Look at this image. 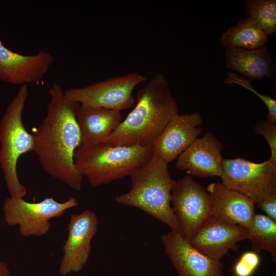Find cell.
Masks as SVG:
<instances>
[{
	"instance_id": "obj_1",
	"label": "cell",
	"mask_w": 276,
	"mask_h": 276,
	"mask_svg": "<svg viewBox=\"0 0 276 276\" xmlns=\"http://www.w3.org/2000/svg\"><path fill=\"white\" fill-rule=\"evenodd\" d=\"M48 93L46 116L34 135V151L49 175L79 191L84 177L76 168L74 154L81 145L77 120L80 104L68 100L57 83Z\"/></svg>"
},
{
	"instance_id": "obj_2",
	"label": "cell",
	"mask_w": 276,
	"mask_h": 276,
	"mask_svg": "<svg viewBox=\"0 0 276 276\" xmlns=\"http://www.w3.org/2000/svg\"><path fill=\"white\" fill-rule=\"evenodd\" d=\"M136 104L104 143L153 147L168 122L179 114L169 83L155 75L137 92Z\"/></svg>"
},
{
	"instance_id": "obj_3",
	"label": "cell",
	"mask_w": 276,
	"mask_h": 276,
	"mask_svg": "<svg viewBox=\"0 0 276 276\" xmlns=\"http://www.w3.org/2000/svg\"><path fill=\"white\" fill-rule=\"evenodd\" d=\"M168 163L153 153L151 158L131 175V186L115 197L119 204L136 208L179 233L180 227L171 206L176 181L170 176Z\"/></svg>"
},
{
	"instance_id": "obj_4",
	"label": "cell",
	"mask_w": 276,
	"mask_h": 276,
	"mask_svg": "<svg viewBox=\"0 0 276 276\" xmlns=\"http://www.w3.org/2000/svg\"><path fill=\"white\" fill-rule=\"evenodd\" d=\"M153 153V147L102 143L80 146L75 152L74 162L78 172L97 187L130 176Z\"/></svg>"
},
{
	"instance_id": "obj_5",
	"label": "cell",
	"mask_w": 276,
	"mask_h": 276,
	"mask_svg": "<svg viewBox=\"0 0 276 276\" xmlns=\"http://www.w3.org/2000/svg\"><path fill=\"white\" fill-rule=\"evenodd\" d=\"M28 97V85L20 86L0 123V166L10 197L16 198L27 193L17 176L18 159L34 148V135L27 130L22 119Z\"/></svg>"
},
{
	"instance_id": "obj_6",
	"label": "cell",
	"mask_w": 276,
	"mask_h": 276,
	"mask_svg": "<svg viewBox=\"0 0 276 276\" xmlns=\"http://www.w3.org/2000/svg\"><path fill=\"white\" fill-rule=\"evenodd\" d=\"M78 204L77 199L73 196L63 202L53 197L30 202L23 198L10 197L4 202V219L8 225H18L19 233L24 237L42 236L49 231L51 219L61 217L66 210Z\"/></svg>"
},
{
	"instance_id": "obj_7",
	"label": "cell",
	"mask_w": 276,
	"mask_h": 276,
	"mask_svg": "<svg viewBox=\"0 0 276 276\" xmlns=\"http://www.w3.org/2000/svg\"><path fill=\"white\" fill-rule=\"evenodd\" d=\"M221 183L255 204L276 193V166L269 160L255 163L242 158L223 159Z\"/></svg>"
},
{
	"instance_id": "obj_8",
	"label": "cell",
	"mask_w": 276,
	"mask_h": 276,
	"mask_svg": "<svg viewBox=\"0 0 276 276\" xmlns=\"http://www.w3.org/2000/svg\"><path fill=\"white\" fill-rule=\"evenodd\" d=\"M146 77L137 73L116 76L83 87L64 90L66 98L81 105L101 107L121 111L132 107V91Z\"/></svg>"
},
{
	"instance_id": "obj_9",
	"label": "cell",
	"mask_w": 276,
	"mask_h": 276,
	"mask_svg": "<svg viewBox=\"0 0 276 276\" xmlns=\"http://www.w3.org/2000/svg\"><path fill=\"white\" fill-rule=\"evenodd\" d=\"M171 202L179 225V233L189 241L210 216L209 194L191 176H186L176 181Z\"/></svg>"
},
{
	"instance_id": "obj_10",
	"label": "cell",
	"mask_w": 276,
	"mask_h": 276,
	"mask_svg": "<svg viewBox=\"0 0 276 276\" xmlns=\"http://www.w3.org/2000/svg\"><path fill=\"white\" fill-rule=\"evenodd\" d=\"M98 225V217L91 210L71 215L59 266L60 275L77 272L83 268L90 254L91 241L97 232Z\"/></svg>"
},
{
	"instance_id": "obj_11",
	"label": "cell",
	"mask_w": 276,
	"mask_h": 276,
	"mask_svg": "<svg viewBox=\"0 0 276 276\" xmlns=\"http://www.w3.org/2000/svg\"><path fill=\"white\" fill-rule=\"evenodd\" d=\"M165 252L179 276H222L224 265L203 254L171 231L162 236Z\"/></svg>"
},
{
	"instance_id": "obj_12",
	"label": "cell",
	"mask_w": 276,
	"mask_h": 276,
	"mask_svg": "<svg viewBox=\"0 0 276 276\" xmlns=\"http://www.w3.org/2000/svg\"><path fill=\"white\" fill-rule=\"evenodd\" d=\"M54 61V57L48 51L25 55L8 49L0 40V81L21 86L38 82Z\"/></svg>"
},
{
	"instance_id": "obj_13",
	"label": "cell",
	"mask_w": 276,
	"mask_h": 276,
	"mask_svg": "<svg viewBox=\"0 0 276 276\" xmlns=\"http://www.w3.org/2000/svg\"><path fill=\"white\" fill-rule=\"evenodd\" d=\"M248 234L246 227L209 216L189 242L203 254L220 260L229 249H235L238 242L247 239Z\"/></svg>"
},
{
	"instance_id": "obj_14",
	"label": "cell",
	"mask_w": 276,
	"mask_h": 276,
	"mask_svg": "<svg viewBox=\"0 0 276 276\" xmlns=\"http://www.w3.org/2000/svg\"><path fill=\"white\" fill-rule=\"evenodd\" d=\"M203 119L197 112L179 114L167 124L153 148L154 152L169 163L176 159L198 138Z\"/></svg>"
},
{
	"instance_id": "obj_15",
	"label": "cell",
	"mask_w": 276,
	"mask_h": 276,
	"mask_svg": "<svg viewBox=\"0 0 276 276\" xmlns=\"http://www.w3.org/2000/svg\"><path fill=\"white\" fill-rule=\"evenodd\" d=\"M222 146L216 137L207 132L195 141L177 158L176 167L201 177H221Z\"/></svg>"
},
{
	"instance_id": "obj_16",
	"label": "cell",
	"mask_w": 276,
	"mask_h": 276,
	"mask_svg": "<svg viewBox=\"0 0 276 276\" xmlns=\"http://www.w3.org/2000/svg\"><path fill=\"white\" fill-rule=\"evenodd\" d=\"M212 216L226 223L249 229L255 215V203L245 195L226 188L221 182L207 187Z\"/></svg>"
},
{
	"instance_id": "obj_17",
	"label": "cell",
	"mask_w": 276,
	"mask_h": 276,
	"mask_svg": "<svg viewBox=\"0 0 276 276\" xmlns=\"http://www.w3.org/2000/svg\"><path fill=\"white\" fill-rule=\"evenodd\" d=\"M224 57L228 69L249 79L262 81L267 77L273 81L275 80V56L266 45L250 50L227 48Z\"/></svg>"
},
{
	"instance_id": "obj_18",
	"label": "cell",
	"mask_w": 276,
	"mask_h": 276,
	"mask_svg": "<svg viewBox=\"0 0 276 276\" xmlns=\"http://www.w3.org/2000/svg\"><path fill=\"white\" fill-rule=\"evenodd\" d=\"M81 145L104 143L122 121L121 111L80 105L77 113Z\"/></svg>"
},
{
	"instance_id": "obj_19",
	"label": "cell",
	"mask_w": 276,
	"mask_h": 276,
	"mask_svg": "<svg viewBox=\"0 0 276 276\" xmlns=\"http://www.w3.org/2000/svg\"><path fill=\"white\" fill-rule=\"evenodd\" d=\"M268 36L248 18L240 19L222 33L220 41L227 48L254 49L266 45Z\"/></svg>"
},
{
	"instance_id": "obj_20",
	"label": "cell",
	"mask_w": 276,
	"mask_h": 276,
	"mask_svg": "<svg viewBox=\"0 0 276 276\" xmlns=\"http://www.w3.org/2000/svg\"><path fill=\"white\" fill-rule=\"evenodd\" d=\"M247 239L251 241L254 251L259 254L267 251L275 261L276 222L266 215L255 214L252 225L248 229Z\"/></svg>"
},
{
	"instance_id": "obj_21",
	"label": "cell",
	"mask_w": 276,
	"mask_h": 276,
	"mask_svg": "<svg viewBox=\"0 0 276 276\" xmlns=\"http://www.w3.org/2000/svg\"><path fill=\"white\" fill-rule=\"evenodd\" d=\"M244 13L268 36L276 32V1L245 0Z\"/></svg>"
},
{
	"instance_id": "obj_22",
	"label": "cell",
	"mask_w": 276,
	"mask_h": 276,
	"mask_svg": "<svg viewBox=\"0 0 276 276\" xmlns=\"http://www.w3.org/2000/svg\"><path fill=\"white\" fill-rule=\"evenodd\" d=\"M252 80L246 79L233 72H229L223 80L225 84H237L247 89L259 97L266 106L268 114L266 119L269 121L276 123V101L270 96L260 94L251 85Z\"/></svg>"
},
{
	"instance_id": "obj_23",
	"label": "cell",
	"mask_w": 276,
	"mask_h": 276,
	"mask_svg": "<svg viewBox=\"0 0 276 276\" xmlns=\"http://www.w3.org/2000/svg\"><path fill=\"white\" fill-rule=\"evenodd\" d=\"M261 262L259 254L254 251L243 252L233 266L235 276H252Z\"/></svg>"
},
{
	"instance_id": "obj_24",
	"label": "cell",
	"mask_w": 276,
	"mask_h": 276,
	"mask_svg": "<svg viewBox=\"0 0 276 276\" xmlns=\"http://www.w3.org/2000/svg\"><path fill=\"white\" fill-rule=\"evenodd\" d=\"M257 134L262 135L267 141L271 150L268 159L276 166V126L267 119L258 121L254 127Z\"/></svg>"
},
{
	"instance_id": "obj_25",
	"label": "cell",
	"mask_w": 276,
	"mask_h": 276,
	"mask_svg": "<svg viewBox=\"0 0 276 276\" xmlns=\"http://www.w3.org/2000/svg\"><path fill=\"white\" fill-rule=\"evenodd\" d=\"M256 204L266 214V216L276 222V193L264 198Z\"/></svg>"
},
{
	"instance_id": "obj_26",
	"label": "cell",
	"mask_w": 276,
	"mask_h": 276,
	"mask_svg": "<svg viewBox=\"0 0 276 276\" xmlns=\"http://www.w3.org/2000/svg\"><path fill=\"white\" fill-rule=\"evenodd\" d=\"M0 276H11L7 264L2 261H0Z\"/></svg>"
}]
</instances>
